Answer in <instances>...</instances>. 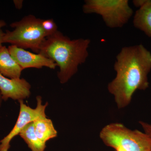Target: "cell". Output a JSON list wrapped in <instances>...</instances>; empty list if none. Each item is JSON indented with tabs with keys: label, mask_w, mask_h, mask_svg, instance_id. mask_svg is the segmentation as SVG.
I'll use <instances>...</instances> for the list:
<instances>
[{
	"label": "cell",
	"mask_w": 151,
	"mask_h": 151,
	"mask_svg": "<svg viewBox=\"0 0 151 151\" xmlns=\"http://www.w3.org/2000/svg\"><path fill=\"white\" fill-rule=\"evenodd\" d=\"M116 59V76L108 84V89L114 96L118 108L122 109L130 104L137 90L148 88L151 52L142 44L125 47Z\"/></svg>",
	"instance_id": "cell-1"
},
{
	"label": "cell",
	"mask_w": 151,
	"mask_h": 151,
	"mask_svg": "<svg viewBox=\"0 0 151 151\" xmlns=\"http://www.w3.org/2000/svg\"><path fill=\"white\" fill-rule=\"evenodd\" d=\"M90 42L89 39L71 40L58 31L45 38L38 53L56 63L59 68L58 77L60 83L64 84L77 73L79 65L86 61Z\"/></svg>",
	"instance_id": "cell-2"
},
{
	"label": "cell",
	"mask_w": 151,
	"mask_h": 151,
	"mask_svg": "<svg viewBox=\"0 0 151 151\" xmlns=\"http://www.w3.org/2000/svg\"><path fill=\"white\" fill-rule=\"evenodd\" d=\"M100 137L105 145L115 151H151V138L146 133L128 129L120 123L105 126Z\"/></svg>",
	"instance_id": "cell-3"
},
{
	"label": "cell",
	"mask_w": 151,
	"mask_h": 151,
	"mask_svg": "<svg viewBox=\"0 0 151 151\" xmlns=\"http://www.w3.org/2000/svg\"><path fill=\"white\" fill-rule=\"evenodd\" d=\"M41 19L29 15L19 21L14 22L10 26L14 29L6 30L3 42L11 44L22 49H30L38 53L41 46L46 38L41 25Z\"/></svg>",
	"instance_id": "cell-4"
},
{
	"label": "cell",
	"mask_w": 151,
	"mask_h": 151,
	"mask_svg": "<svg viewBox=\"0 0 151 151\" xmlns=\"http://www.w3.org/2000/svg\"><path fill=\"white\" fill-rule=\"evenodd\" d=\"M83 11L85 14L100 15L111 28L123 27L134 13L128 0H86Z\"/></svg>",
	"instance_id": "cell-5"
},
{
	"label": "cell",
	"mask_w": 151,
	"mask_h": 151,
	"mask_svg": "<svg viewBox=\"0 0 151 151\" xmlns=\"http://www.w3.org/2000/svg\"><path fill=\"white\" fill-rule=\"evenodd\" d=\"M36 99L37 103L35 108H31L26 105L23 100L19 101L20 110L18 118L11 132L0 141V151H9L13 139L19 135L25 127L39 118L46 117L45 110L48 103L42 105V99L40 96H37Z\"/></svg>",
	"instance_id": "cell-6"
},
{
	"label": "cell",
	"mask_w": 151,
	"mask_h": 151,
	"mask_svg": "<svg viewBox=\"0 0 151 151\" xmlns=\"http://www.w3.org/2000/svg\"><path fill=\"white\" fill-rule=\"evenodd\" d=\"M8 48L12 56L23 70L31 68L40 69L44 67L55 69L57 66L52 60L39 53H33L13 45H10Z\"/></svg>",
	"instance_id": "cell-7"
},
{
	"label": "cell",
	"mask_w": 151,
	"mask_h": 151,
	"mask_svg": "<svg viewBox=\"0 0 151 151\" xmlns=\"http://www.w3.org/2000/svg\"><path fill=\"white\" fill-rule=\"evenodd\" d=\"M31 86L23 78H10L0 73V92L3 101L24 100L30 96Z\"/></svg>",
	"instance_id": "cell-8"
},
{
	"label": "cell",
	"mask_w": 151,
	"mask_h": 151,
	"mask_svg": "<svg viewBox=\"0 0 151 151\" xmlns=\"http://www.w3.org/2000/svg\"><path fill=\"white\" fill-rule=\"evenodd\" d=\"M133 3L139 8L134 17V27L151 37V0H135Z\"/></svg>",
	"instance_id": "cell-9"
},
{
	"label": "cell",
	"mask_w": 151,
	"mask_h": 151,
	"mask_svg": "<svg viewBox=\"0 0 151 151\" xmlns=\"http://www.w3.org/2000/svg\"><path fill=\"white\" fill-rule=\"evenodd\" d=\"M23 70L12 56L7 47H0V73L10 78H20Z\"/></svg>",
	"instance_id": "cell-10"
},
{
	"label": "cell",
	"mask_w": 151,
	"mask_h": 151,
	"mask_svg": "<svg viewBox=\"0 0 151 151\" xmlns=\"http://www.w3.org/2000/svg\"><path fill=\"white\" fill-rule=\"evenodd\" d=\"M33 123L36 134L43 143L46 144L47 141L57 137V131L50 119L41 117Z\"/></svg>",
	"instance_id": "cell-11"
},
{
	"label": "cell",
	"mask_w": 151,
	"mask_h": 151,
	"mask_svg": "<svg viewBox=\"0 0 151 151\" xmlns=\"http://www.w3.org/2000/svg\"><path fill=\"white\" fill-rule=\"evenodd\" d=\"M27 144L32 151H45L46 144L38 138L35 132L33 122L30 123L22 130L19 135Z\"/></svg>",
	"instance_id": "cell-12"
},
{
	"label": "cell",
	"mask_w": 151,
	"mask_h": 151,
	"mask_svg": "<svg viewBox=\"0 0 151 151\" xmlns=\"http://www.w3.org/2000/svg\"><path fill=\"white\" fill-rule=\"evenodd\" d=\"M41 25L46 37L53 35L58 31V27L52 19H41Z\"/></svg>",
	"instance_id": "cell-13"
},
{
	"label": "cell",
	"mask_w": 151,
	"mask_h": 151,
	"mask_svg": "<svg viewBox=\"0 0 151 151\" xmlns=\"http://www.w3.org/2000/svg\"><path fill=\"white\" fill-rule=\"evenodd\" d=\"M139 123L142 127L145 133L151 138V124L143 122H139Z\"/></svg>",
	"instance_id": "cell-14"
},
{
	"label": "cell",
	"mask_w": 151,
	"mask_h": 151,
	"mask_svg": "<svg viewBox=\"0 0 151 151\" xmlns=\"http://www.w3.org/2000/svg\"><path fill=\"white\" fill-rule=\"evenodd\" d=\"M6 26V22L3 20H0V47L3 45V40L5 32H3L2 28Z\"/></svg>",
	"instance_id": "cell-15"
},
{
	"label": "cell",
	"mask_w": 151,
	"mask_h": 151,
	"mask_svg": "<svg viewBox=\"0 0 151 151\" xmlns=\"http://www.w3.org/2000/svg\"><path fill=\"white\" fill-rule=\"evenodd\" d=\"M14 4L16 8L18 9H21L22 8L23 1L22 0H14L13 1Z\"/></svg>",
	"instance_id": "cell-16"
},
{
	"label": "cell",
	"mask_w": 151,
	"mask_h": 151,
	"mask_svg": "<svg viewBox=\"0 0 151 151\" xmlns=\"http://www.w3.org/2000/svg\"><path fill=\"white\" fill-rule=\"evenodd\" d=\"M3 101L2 97L1 94V92H0V108L1 107L2 104V102Z\"/></svg>",
	"instance_id": "cell-17"
}]
</instances>
